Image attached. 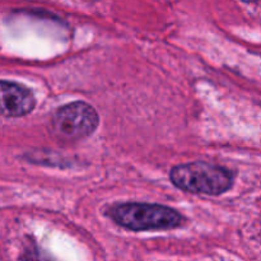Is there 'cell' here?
Instances as JSON below:
<instances>
[{"label":"cell","instance_id":"cell-5","mask_svg":"<svg viewBox=\"0 0 261 261\" xmlns=\"http://www.w3.org/2000/svg\"><path fill=\"white\" fill-rule=\"evenodd\" d=\"M23 259L24 261H53L36 244L25 246Z\"/></svg>","mask_w":261,"mask_h":261},{"label":"cell","instance_id":"cell-2","mask_svg":"<svg viewBox=\"0 0 261 261\" xmlns=\"http://www.w3.org/2000/svg\"><path fill=\"white\" fill-rule=\"evenodd\" d=\"M170 178L177 189L193 194L221 195L233 185L234 176L228 168L206 162H190L171 170Z\"/></svg>","mask_w":261,"mask_h":261},{"label":"cell","instance_id":"cell-1","mask_svg":"<svg viewBox=\"0 0 261 261\" xmlns=\"http://www.w3.org/2000/svg\"><path fill=\"white\" fill-rule=\"evenodd\" d=\"M107 216L119 226L135 232L167 231L185 223L184 216L176 209L160 204H116L107 211Z\"/></svg>","mask_w":261,"mask_h":261},{"label":"cell","instance_id":"cell-4","mask_svg":"<svg viewBox=\"0 0 261 261\" xmlns=\"http://www.w3.org/2000/svg\"><path fill=\"white\" fill-rule=\"evenodd\" d=\"M36 107L32 91L15 82L0 81V115L7 117L25 116Z\"/></svg>","mask_w":261,"mask_h":261},{"label":"cell","instance_id":"cell-3","mask_svg":"<svg viewBox=\"0 0 261 261\" xmlns=\"http://www.w3.org/2000/svg\"><path fill=\"white\" fill-rule=\"evenodd\" d=\"M51 122L54 133L60 139L76 142L93 134L98 127L99 117L91 105L75 101L59 107Z\"/></svg>","mask_w":261,"mask_h":261}]
</instances>
